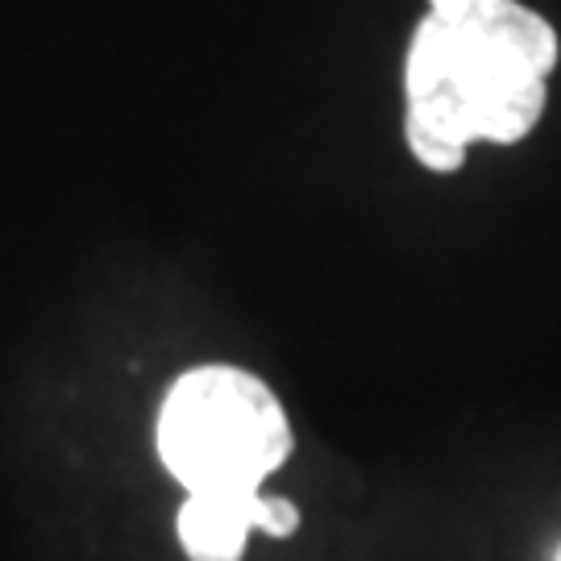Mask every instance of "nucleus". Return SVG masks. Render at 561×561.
I'll return each mask as SVG.
<instances>
[{
  "instance_id": "f257e3e1",
  "label": "nucleus",
  "mask_w": 561,
  "mask_h": 561,
  "mask_svg": "<svg viewBox=\"0 0 561 561\" xmlns=\"http://www.w3.org/2000/svg\"><path fill=\"white\" fill-rule=\"evenodd\" d=\"M558 30L520 0H428L403 55V141L433 175L470 146H516L549 104Z\"/></svg>"
},
{
  "instance_id": "f03ea898",
  "label": "nucleus",
  "mask_w": 561,
  "mask_h": 561,
  "mask_svg": "<svg viewBox=\"0 0 561 561\" xmlns=\"http://www.w3.org/2000/svg\"><path fill=\"white\" fill-rule=\"evenodd\" d=\"M154 445L183 491H262L291 458L296 428L271 382L229 362H204L167 387Z\"/></svg>"
},
{
  "instance_id": "7ed1b4c3",
  "label": "nucleus",
  "mask_w": 561,
  "mask_h": 561,
  "mask_svg": "<svg viewBox=\"0 0 561 561\" xmlns=\"http://www.w3.org/2000/svg\"><path fill=\"white\" fill-rule=\"evenodd\" d=\"M300 507L262 491H187L175 512V537L187 561H241L254 533L296 537Z\"/></svg>"
},
{
  "instance_id": "20e7f679",
  "label": "nucleus",
  "mask_w": 561,
  "mask_h": 561,
  "mask_svg": "<svg viewBox=\"0 0 561 561\" xmlns=\"http://www.w3.org/2000/svg\"><path fill=\"white\" fill-rule=\"evenodd\" d=\"M553 561H561V545H558V558H553Z\"/></svg>"
}]
</instances>
